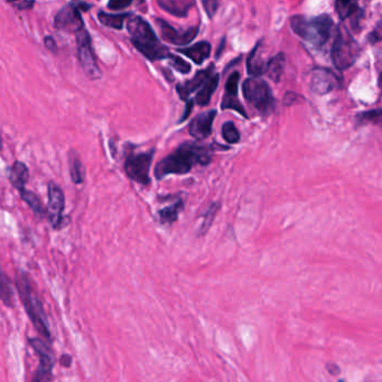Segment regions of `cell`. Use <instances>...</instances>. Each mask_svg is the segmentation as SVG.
I'll return each instance as SVG.
<instances>
[{
	"instance_id": "1",
	"label": "cell",
	"mask_w": 382,
	"mask_h": 382,
	"mask_svg": "<svg viewBox=\"0 0 382 382\" xmlns=\"http://www.w3.org/2000/svg\"><path fill=\"white\" fill-rule=\"evenodd\" d=\"M213 146L186 142L178 149L157 163L155 178H164L167 175H184L191 172L195 165L208 166L212 161Z\"/></svg>"
},
{
	"instance_id": "2",
	"label": "cell",
	"mask_w": 382,
	"mask_h": 382,
	"mask_svg": "<svg viewBox=\"0 0 382 382\" xmlns=\"http://www.w3.org/2000/svg\"><path fill=\"white\" fill-rule=\"evenodd\" d=\"M127 30L131 36V42L140 53L149 61L170 58L172 53L164 47L153 32L150 25L142 17H131L127 22Z\"/></svg>"
},
{
	"instance_id": "3",
	"label": "cell",
	"mask_w": 382,
	"mask_h": 382,
	"mask_svg": "<svg viewBox=\"0 0 382 382\" xmlns=\"http://www.w3.org/2000/svg\"><path fill=\"white\" fill-rule=\"evenodd\" d=\"M290 27L300 39L319 47L330 39L333 30V20L328 15L312 18L297 15L290 18Z\"/></svg>"
},
{
	"instance_id": "4",
	"label": "cell",
	"mask_w": 382,
	"mask_h": 382,
	"mask_svg": "<svg viewBox=\"0 0 382 382\" xmlns=\"http://www.w3.org/2000/svg\"><path fill=\"white\" fill-rule=\"evenodd\" d=\"M17 290L20 292V297L22 300L28 317L33 323L36 330L43 336L44 339L51 341V332H49V322H47V314L44 312L43 305L37 295L34 292L33 287L30 285L27 275L20 271L16 275Z\"/></svg>"
},
{
	"instance_id": "5",
	"label": "cell",
	"mask_w": 382,
	"mask_h": 382,
	"mask_svg": "<svg viewBox=\"0 0 382 382\" xmlns=\"http://www.w3.org/2000/svg\"><path fill=\"white\" fill-rule=\"evenodd\" d=\"M358 42L353 39L347 28H339L332 47V61L336 68L344 71L351 68L360 56Z\"/></svg>"
},
{
	"instance_id": "6",
	"label": "cell",
	"mask_w": 382,
	"mask_h": 382,
	"mask_svg": "<svg viewBox=\"0 0 382 382\" xmlns=\"http://www.w3.org/2000/svg\"><path fill=\"white\" fill-rule=\"evenodd\" d=\"M243 96L249 104H252L261 113H267L273 106V98L271 87L265 81L252 78L243 82Z\"/></svg>"
},
{
	"instance_id": "7",
	"label": "cell",
	"mask_w": 382,
	"mask_h": 382,
	"mask_svg": "<svg viewBox=\"0 0 382 382\" xmlns=\"http://www.w3.org/2000/svg\"><path fill=\"white\" fill-rule=\"evenodd\" d=\"M155 149H150L145 153H129L125 161V172L130 180L140 185H149V173L153 163Z\"/></svg>"
},
{
	"instance_id": "8",
	"label": "cell",
	"mask_w": 382,
	"mask_h": 382,
	"mask_svg": "<svg viewBox=\"0 0 382 382\" xmlns=\"http://www.w3.org/2000/svg\"><path fill=\"white\" fill-rule=\"evenodd\" d=\"M77 45L78 58L87 77L91 80L100 79L101 72L97 64L96 56L91 47L90 35L85 28L77 33Z\"/></svg>"
},
{
	"instance_id": "9",
	"label": "cell",
	"mask_w": 382,
	"mask_h": 382,
	"mask_svg": "<svg viewBox=\"0 0 382 382\" xmlns=\"http://www.w3.org/2000/svg\"><path fill=\"white\" fill-rule=\"evenodd\" d=\"M28 343L39 357V369L36 370L33 381H47L52 379V370L55 363L52 349L47 345V342L39 338L28 339Z\"/></svg>"
},
{
	"instance_id": "10",
	"label": "cell",
	"mask_w": 382,
	"mask_h": 382,
	"mask_svg": "<svg viewBox=\"0 0 382 382\" xmlns=\"http://www.w3.org/2000/svg\"><path fill=\"white\" fill-rule=\"evenodd\" d=\"M82 6L68 4L61 8L55 16L54 25L56 30L66 33H79L85 28L82 16H81Z\"/></svg>"
},
{
	"instance_id": "11",
	"label": "cell",
	"mask_w": 382,
	"mask_h": 382,
	"mask_svg": "<svg viewBox=\"0 0 382 382\" xmlns=\"http://www.w3.org/2000/svg\"><path fill=\"white\" fill-rule=\"evenodd\" d=\"M47 193H49V202L47 207V216L54 229H60L63 226L66 197L60 186L54 183L49 184Z\"/></svg>"
},
{
	"instance_id": "12",
	"label": "cell",
	"mask_w": 382,
	"mask_h": 382,
	"mask_svg": "<svg viewBox=\"0 0 382 382\" xmlns=\"http://www.w3.org/2000/svg\"><path fill=\"white\" fill-rule=\"evenodd\" d=\"M156 24L161 30V39L168 43L178 45V47H183V45L191 43L199 34V27L197 26L187 28V30H175L172 25L165 22L164 20H159V18L156 20Z\"/></svg>"
},
{
	"instance_id": "13",
	"label": "cell",
	"mask_w": 382,
	"mask_h": 382,
	"mask_svg": "<svg viewBox=\"0 0 382 382\" xmlns=\"http://www.w3.org/2000/svg\"><path fill=\"white\" fill-rule=\"evenodd\" d=\"M240 81V74L238 72H233L228 79L227 85H226V94L223 97V101L221 104V108L223 110L233 109L239 112L241 116L245 118H248L246 110L243 108L242 104L238 99V85Z\"/></svg>"
},
{
	"instance_id": "14",
	"label": "cell",
	"mask_w": 382,
	"mask_h": 382,
	"mask_svg": "<svg viewBox=\"0 0 382 382\" xmlns=\"http://www.w3.org/2000/svg\"><path fill=\"white\" fill-rule=\"evenodd\" d=\"M216 116V110L199 113L190 123V135L197 140H207L212 133L213 121H214Z\"/></svg>"
},
{
	"instance_id": "15",
	"label": "cell",
	"mask_w": 382,
	"mask_h": 382,
	"mask_svg": "<svg viewBox=\"0 0 382 382\" xmlns=\"http://www.w3.org/2000/svg\"><path fill=\"white\" fill-rule=\"evenodd\" d=\"M309 85L314 92L325 94L335 89L338 85V79L332 72L319 68L312 73Z\"/></svg>"
},
{
	"instance_id": "16",
	"label": "cell",
	"mask_w": 382,
	"mask_h": 382,
	"mask_svg": "<svg viewBox=\"0 0 382 382\" xmlns=\"http://www.w3.org/2000/svg\"><path fill=\"white\" fill-rule=\"evenodd\" d=\"M213 68H214V66H210L208 68L197 72L190 81H186L183 85H178V92L180 99L186 101L189 99V97L191 96V93H193L194 91H197V89L202 87L205 81L214 73Z\"/></svg>"
},
{
	"instance_id": "17",
	"label": "cell",
	"mask_w": 382,
	"mask_h": 382,
	"mask_svg": "<svg viewBox=\"0 0 382 382\" xmlns=\"http://www.w3.org/2000/svg\"><path fill=\"white\" fill-rule=\"evenodd\" d=\"M157 4L173 16L185 17L195 5V0H157Z\"/></svg>"
},
{
	"instance_id": "18",
	"label": "cell",
	"mask_w": 382,
	"mask_h": 382,
	"mask_svg": "<svg viewBox=\"0 0 382 382\" xmlns=\"http://www.w3.org/2000/svg\"><path fill=\"white\" fill-rule=\"evenodd\" d=\"M178 52L186 55L187 58H191L194 63L197 66L203 64L207 58H209L211 54V44L208 42H199L193 47H186V49H178Z\"/></svg>"
},
{
	"instance_id": "19",
	"label": "cell",
	"mask_w": 382,
	"mask_h": 382,
	"mask_svg": "<svg viewBox=\"0 0 382 382\" xmlns=\"http://www.w3.org/2000/svg\"><path fill=\"white\" fill-rule=\"evenodd\" d=\"M8 178L15 189L22 191V190L25 189V185L27 184L28 180H30L28 167L22 161H15L14 165L11 166V171H9Z\"/></svg>"
},
{
	"instance_id": "20",
	"label": "cell",
	"mask_w": 382,
	"mask_h": 382,
	"mask_svg": "<svg viewBox=\"0 0 382 382\" xmlns=\"http://www.w3.org/2000/svg\"><path fill=\"white\" fill-rule=\"evenodd\" d=\"M218 74L213 73L210 78H209L207 81H205L204 85L201 87V90L197 93V97H195V102H197L199 106H204L207 104H209L210 102L211 97L213 96V93L216 90L218 87Z\"/></svg>"
},
{
	"instance_id": "21",
	"label": "cell",
	"mask_w": 382,
	"mask_h": 382,
	"mask_svg": "<svg viewBox=\"0 0 382 382\" xmlns=\"http://www.w3.org/2000/svg\"><path fill=\"white\" fill-rule=\"evenodd\" d=\"M68 167L72 182L74 184H82L85 176V166L79 155L74 150H71L68 154Z\"/></svg>"
},
{
	"instance_id": "22",
	"label": "cell",
	"mask_w": 382,
	"mask_h": 382,
	"mask_svg": "<svg viewBox=\"0 0 382 382\" xmlns=\"http://www.w3.org/2000/svg\"><path fill=\"white\" fill-rule=\"evenodd\" d=\"M285 66H286V56L283 53H279L266 64L265 72L269 79L277 83L279 82L281 75L284 73Z\"/></svg>"
},
{
	"instance_id": "23",
	"label": "cell",
	"mask_w": 382,
	"mask_h": 382,
	"mask_svg": "<svg viewBox=\"0 0 382 382\" xmlns=\"http://www.w3.org/2000/svg\"><path fill=\"white\" fill-rule=\"evenodd\" d=\"M183 199L178 197L176 202L159 211V221L163 224H173L178 221L180 211L183 210Z\"/></svg>"
},
{
	"instance_id": "24",
	"label": "cell",
	"mask_w": 382,
	"mask_h": 382,
	"mask_svg": "<svg viewBox=\"0 0 382 382\" xmlns=\"http://www.w3.org/2000/svg\"><path fill=\"white\" fill-rule=\"evenodd\" d=\"M20 197L24 199L25 202L27 203L28 207L32 209L34 214L39 218H43L47 216V210L42 204V201L39 197L34 194L33 192L26 191V190H22L20 191Z\"/></svg>"
},
{
	"instance_id": "25",
	"label": "cell",
	"mask_w": 382,
	"mask_h": 382,
	"mask_svg": "<svg viewBox=\"0 0 382 382\" xmlns=\"http://www.w3.org/2000/svg\"><path fill=\"white\" fill-rule=\"evenodd\" d=\"M130 17L129 14H108V13H99V22L101 23L106 27L113 30H121L125 24V20Z\"/></svg>"
},
{
	"instance_id": "26",
	"label": "cell",
	"mask_w": 382,
	"mask_h": 382,
	"mask_svg": "<svg viewBox=\"0 0 382 382\" xmlns=\"http://www.w3.org/2000/svg\"><path fill=\"white\" fill-rule=\"evenodd\" d=\"M335 9L341 20H347L359 9V0H335Z\"/></svg>"
},
{
	"instance_id": "27",
	"label": "cell",
	"mask_w": 382,
	"mask_h": 382,
	"mask_svg": "<svg viewBox=\"0 0 382 382\" xmlns=\"http://www.w3.org/2000/svg\"><path fill=\"white\" fill-rule=\"evenodd\" d=\"M259 47H254L252 54L249 55L248 62H247V68H248L249 74L252 75H260L266 71V66L262 63L261 61L258 58L257 52H258Z\"/></svg>"
},
{
	"instance_id": "28",
	"label": "cell",
	"mask_w": 382,
	"mask_h": 382,
	"mask_svg": "<svg viewBox=\"0 0 382 382\" xmlns=\"http://www.w3.org/2000/svg\"><path fill=\"white\" fill-rule=\"evenodd\" d=\"M1 300L6 306L14 305V290L11 287V281L8 277L6 276V273L1 275Z\"/></svg>"
},
{
	"instance_id": "29",
	"label": "cell",
	"mask_w": 382,
	"mask_h": 382,
	"mask_svg": "<svg viewBox=\"0 0 382 382\" xmlns=\"http://www.w3.org/2000/svg\"><path fill=\"white\" fill-rule=\"evenodd\" d=\"M218 209H220V204H218V203H212V204L209 207L208 210L205 212L204 216H203L202 226L199 228V235H205V233H208V230L210 229L213 221H214V218H216Z\"/></svg>"
},
{
	"instance_id": "30",
	"label": "cell",
	"mask_w": 382,
	"mask_h": 382,
	"mask_svg": "<svg viewBox=\"0 0 382 382\" xmlns=\"http://www.w3.org/2000/svg\"><path fill=\"white\" fill-rule=\"evenodd\" d=\"M222 136H223L224 140L229 144H237L240 140V133L238 130L235 123L231 121H228L222 126Z\"/></svg>"
},
{
	"instance_id": "31",
	"label": "cell",
	"mask_w": 382,
	"mask_h": 382,
	"mask_svg": "<svg viewBox=\"0 0 382 382\" xmlns=\"http://www.w3.org/2000/svg\"><path fill=\"white\" fill-rule=\"evenodd\" d=\"M361 123H369L382 127V109L372 110V111L363 112L359 116Z\"/></svg>"
},
{
	"instance_id": "32",
	"label": "cell",
	"mask_w": 382,
	"mask_h": 382,
	"mask_svg": "<svg viewBox=\"0 0 382 382\" xmlns=\"http://www.w3.org/2000/svg\"><path fill=\"white\" fill-rule=\"evenodd\" d=\"M168 60H170L171 66H172L176 71L183 74H187L191 71V66H190L186 61H184L183 58H180V56L172 54Z\"/></svg>"
},
{
	"instance_id": "33",
	"label": "cell",
	"mask_w": 382,
	"mask_h": 382,
	"mask_svg": "<svg viewBox=\"0 0 382 382\" xmlns=\"http://www.w3.org/2000/svg\"><path fill=\"white\" fill-rule=\"evenodd\" d=\"M204 11L210 18H212L218 11V0H201Z\"/></svg>"
},
{
	"instance_id": "34",
	"label": "cell",
	"mask_w": 382,
	"mask_h": 382,
	"mask_svg": "<svg viewBox=\"0 0 382 382\" xmlns=\"http://www.w3.org/2000/svg\"><path fill=\"white\" fill-rule=\"evenodd\" d=\"M134 0H109V4H108V7L111 11H121V9H125L131 5Z\"/></svg>"
},
{
	"instance_id": "35",
	"label": "cell",
	"mask_w": 382,
	"mask_h": 382,
	"mask_svg": "<svg viewBox=\"0 0 382 382\" xmlns=\"http://www.w3.org/2000/svg\"><path fill=\"white\" fill-rule=\"evenodd\" d=\"M369 42L371 44L382 42V20L378 23L377 26L372 30V33L369 35Z\"/></svg>"
},
{
	"instance_id": "36",
	"label": "cell",
	"mask_w": 382,
	"mask_h": 382,
	"mask_svg": "<svg viewBox=\"0 0 382 382\" xmlns=\"http://www.w3.org/2000/svg\"><path fill=\"white\" fill-rule=\"evenodd\" d=\"M44 43H45V47H47V49H51V51H56V43H55L54 39H52L51 36H49V37H45V41H44Z\"/></svg>"
},
{
	"instance_id": "37",
	"label": "cell",
	"mask_w": 382,
	"mask_h": 382,
	"mask_svg": "<svg viewBox=\"0 0 382 382\" xmlns=\"http://www.w3.org/2000/svg\"><path fill=\"white\" fill-rule=\"evenodd\" d=\"M192 106H193V102L189 101V104H186L185 112H184L183 117L180 119V123H183L187 118H189L190 113L192 111Z\"/></svg>"
},
{
	"instance_id": "38",
	"label": "cell",
	"mask_w": 382,
	"mask_h": 382,
	"mask_svg": "<svg viewBox=\"0 0 382 382\" xmlns=\"http://www.w3.org/2000/svg\"><path fill=\"white\" fill-rule=\"evenodd\" d=\"M61 362H62V366H68L71 364L72 358L70 355H63V358L61 359Z\"/></svg>"
},
{
	"instance_id": "39",
	"label": "cell",
	"mask_w": 382,
	"mask_h": 382,
	"mask_svg": "<svg viewBox=\"0 0 382 382\" xmlns=\"http://www.w3.org/2000/svg\"><path fill=\"white\" fill-rule=\"evenodd\" d=\"M34 5V0H27V1H25L23 5L18 6V8L20 9H26V8H30L32 6Z\"/></svg>"
},
{
	"instance_id": "40",
	"label": "cell",
	"mask_w": 382,
	"mask_h": 382,
	"mask_svg": "<svg viewBox=\"0 0 382 382\" xmlns=\"http://www.w3.org/2000/svg\"><path fill=\"white\" fill-rule=\"evenodd\" d=\"M380 87H381L382 91V72L381 74H380Z\"/></svg>"
},
{
	"instance_id": "41",
	"label": "cell",
	"mask_w": 382,
	"mask_h": 382,
	"mask_svg": "<svg viewBox=\"0 0 382 382\" xmlns=\"http://www.w3.org/2000/svg\"><path fill=\"white\" fill-rule=\"evenodd\" d=\"M8 3H15V1H18V0H7Z\"/></svg>"
},
{
	"instance_id": "42",
	"label": "cell",
	"mask_w": 382,
	"mask_h": 382,
	"mask_svg": "<svg viewBox=\"0 0 382 382\" xmlns=\"http://www.w3.org/2000/svg\"><path fill=\"white\" fill-rule=\"evenodd\" d=\"M140 4L145 3V0H140Z\"/></svg>"
}]
</instances>
